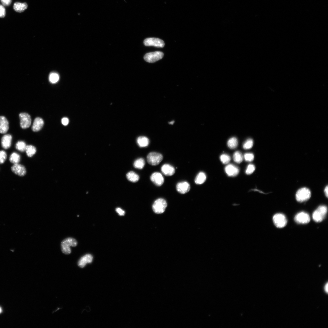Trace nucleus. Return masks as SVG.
Masks as SVG:
<instances>
[{
  "label": "nucleus",
  "instance_id": "obj_41",
  "mask_svg": "<svg viewBox=\"0 0 328 328\" xmlns=\"http://www.w3.org/2000/svg\"><path fill=\"white\" fill-rule=\"evenodd\" d=\"M324 289L325 290V291H326V292L327 293V292H328V284H327V283L326 284L325 286Z\"/></svg>",
  "mask_w": 328,
  "mask_h": 328
},
{
  "label": "nucleus",
  "instance_id": "obj_7",
  "mask_svg": "<svg viewBox=\"0 0 328 328\" xmlns=\"http://www.w3.org/2000/svg\"><path fill=\"white\" fill-rule=\"evenodd\" d=\"M273 220L275 225L279 228L284 227L287 223L285 216L281 213H277L274 215L273 217Z\"/></svg>",
  "mask_w": 328,
  "mask_h": 328
},
{
  "label": "nucleus",
  "instance_id": "obj_23",
  "mask_svg": "<svg viewBox=\"0 0 328 328\" xmlns=\"http://www.w3.org/2000/svg\"><path fill=\"white\" fill-rule=\"evenodd\" d=\"M127 179L132 182H136L139 179V176L135 172L131 171L128 172L126 174Z\"/></svg>",
  "mask_w": 328,
  "mask_h": 328
},
{
  "label": "nucleus",
  "instance_id": "obj_16",
  "mask_svg": "<svg viewBox=\"0 0 328 328\" xmlns=\"http://www.w3.org/2000/svg\"><path fill=\"white\" fill-rule=\"evenodd\" d=\"M12 136L10 134H6L3 136L1 139V145L5 149H9L11 146Z\"/></svg>",
  "mask_w": 328,
  "mask_h": 328
},
{
  "label": "nucleus",
  "instance_id": "obj_15",
  "mask_svg": "<svg viewBox=\"0 0 328 328\" xmlns=\"http://www.w3.org/2000/svg\"><path fill=\"white\" fill-rule=\"evenodd\" d=\"M161 170L163 174L167 176L173 175L175 172L174 168L171 165L168 164L163 165L161 167Z\"/></svg>",
  "mask_w": 328,
  "mask_h": 328
},
{
  "label": "nucleus",
  "instance_id": "obj_9",
  "mask_svg": "<svg viewBox=\"0 0 328 328\" xmlns=\"http://www.w3.org/2000/svg\"><path fill=\"white\" fill-rule=\"evenodd\" d=\"M20 125L23 129L29 128L31 125V119L30 115L26 113H21L19 114Z\"/></svg>",
  "mask_w": 328,
  "mask_h": 328
},
{
  "label": "nucleus",
  "instance_id": "obj_22",
  "mask_svg": "<svg viewBox=\"0 0 328 328\" xmlns=\"http://www.w3.org/2000/svg\"><path fill=\"white\" fill-rule=\"evenodd\" d=\"M138 145L141 147H144L147 146L149 143V139L144 136L138 137L137 140Z\"/></svg>",
  "mask_w": 328,
  "mask_h": 328
},
{
  "label": "nucleus",
  "instance_id": "obj_27",
  "mask_svg": "<svg viewBox=\"0 0 328 328\" xmlns=\"http://www.w3.org/2000/svg\"><path fill=\"white\" fill-rule=\"evenodd\" d=\"M228 147L231 149L235 148L238 145V141L235 137H233L229 139L227 141Z\"/></svg>",
  "mask_w": 328,
  "mask_h": 328
},
{
  "label": "nucleus",
  "instance_id": "obj_25",
  "mask_svg": "<svg viewBox=\"0 0 328 328\" xmlns=\"http://www.w3.org/2000/svg\"><path fill=\"white\" fill-rule=\"evenodd\" d=\"M25 151L27 156L29 157H31L36 153V149L34 146L28 145H26Z\"/></svg>",
  "mask_w": 328,
  "mask_h": 328
},
{
  "label": "nucleus",
  "instance_id": "obj_2",
  "mask_svg": "<svg viewBox=\"0 0 328 328\" xmlns=\"http://www.w3.org/2000/svg\"><path fill=\"white\" fill-rule=\"evenodd\" d=\"M327 211V207L325 205L319 206L313 212L312 217L316 222L322 221L324 218Z\"/></svg>",
  "mask_w": 328,
  "mask_h": 328
},
{
  "label": "nucleus",
  "instance_id": "obj_12",
  "mask_svg": "<svg viewBox=\"0 0 328 328\" xmlns=\"http://www.w3.org/2000/svg\"><path fill=\"white\" fill-rule=\"evenodd\" d=\"M151 181L155 185L160 186L164 182V179L162 174L159 172L153 173L150 176Z\"/></svg>",
  "mask_w": 328,
  "mask_h": 328
},
{
  "label": "nucleus",
  "instance_id": "obj_10",
  "mask_svg": "<svg viewBox=\"0 0 328 328\" xmlns=\"http://www.w3.org/2000/svg\"><path fill=\"white\" fill-rule=\"evenodd\" d=\"M295 221L298 224H306L308 223L310 220L309 215L304 212H300L297 214L295 217Z\"/></svg>",
  "mask_w": 328,
  "mask_h": 328
},
{
  "label": "nucleus",
  "instance_id": "obj_38",
  "mask_svg": "<svg viewBox=\"0 0 328 328\" xmlns=\"http://www.w3.org/2000/svg\"><path fill=\"white\" fill-rule=\"evenodd\" d=\"M116 211L120 216H123L125 214V211L119 207L116 208Z\"/></svg>",
  "mask_w": 328,
  "mask_h": 328
},
{
  "label": "nucleus",
  "instance_id": "obj_39",
  "mask_svg": "<svg viewBox=\"0 0 328 328\" xmlns=\"http://www.w3.org/2000/svg\"><path fill=\"white\" fill-rule=\"evenodd\" d=\"M61 122L63 125L66 126L69 123V119L67 118L64 117L62 118Z\"/></svg>",
  "mask_w": 328,
  "mask_h": 328
},
{
  "label": "nucleus",
  "instance_id": "obj_17",
  "mask_svg": "<svg viewBox=\"0 0 328 328\" xmlns=\"http://www.w3.org/2000/svg\"><path fill=\"white\" fill-rule=\"evenodd\" d=\"M92 256L90 254L85 255L82 257L79 260L78 265L80 268L84 267L87 263H91L93 260Z\"/></svg>",
  "mask_w": 328,
  "mask_h": 328
},
{
  "label": "nucleus",
  "instance_id": "obj_21",
  "mask_svg": "<svg viewBox=\"0 0 328 328\" xmlns=\"http://www.w3.org/2000/svg\"><path fill=\"white\" fill-rule=\"evenodd\" d=\"M206 176L204 172H201L199 173L195 179V182L197 184H201L203 183L206 181Z\"/></svg>",
  "mask_w": 328,
  "mask_h": 328
},
{
  "label": "nucleus",
  "instance_id": "obj_18",
  "mask_svg": "<svg viewBox=\"0 0 328 328\" xmlns=\"http://www.w3.org/2000/svg\"><path fill=\"white\" fill-rule=\"evenodd\" d=\"M9 129V123L6 118L4 116H0V133L5 134Z\"/></svg>",
  "mask_w": 328,
  "mask_h": 328
},
{
  "label": "nucleus",
  "instance_id": "obj_24",
  "mask_svg": "<svg viewBox=\"0 0 328 328\" xmlns=\"http://www.w3.org/2000/svg\"><path fill=\"white\" fill-rule=\"evenodd\" d=\"M20 159V156L19 154L16 152H13L11 154L9 160L10 162L14 164L19 163Z\"/></svg>",
  "mask_w": 328,
  "mask_h": 328
},
{
  "label": "nucleus",
  "instance_id": "obj_28",
  "mask_svg": "<svg viewBox=\"0 0 328 328\" xmlns=\"http://www.w3.org/2000/svg\"><path fill=\"white\" fill-rule=\"evenodd\" d=\"M233 158L235 162L240 163L243 161V157L242 153L240 151H237L234 153Z\"/></svg>",
  "mask_w": 328,
  "mask_h": 328
},
{
  "label": "nucleus",
  "instance_id": "obj_20",
  "mask_svg": "<svg viewBox=\"0 0 328 328\" xmlns=\"http://www.w3.org/2000/svg\"><path fill=\"white\" fill-rule=\"evenodd\" d=\"M28 7L26 3L15 2L13 6L14 9L17 12H22L24 11Z\"/></svg>",
  "mask_w": 328,
  "mask_h": 328
},
{
  "label": "nucleus",
  "instance_id": "obj_5",
  "mask_svg": "<svg viewBox=\"0 0 328 328\" xmlns=\"http://www.w3.org/2000/svg\"><path fill=\"white\" fill-rule=\"evenodd\" d=\"M163 159V156L161 154L155 152H150L147 156L148 162L152 166L158 165Z\"/></svg>",
  "mask_w": 328,
  "mask_h": 328
},
{
  "label": "nucleus",
  "instance_id": "obj_31",
  "mask_svg": "<svg viewBox=\"0 0 328 328\" xmlns=\"http://www.w3.org/2000/svg\"><path fill=\"white\" fill-rule=\"evenodd\" d=\"M253 144V140L251 139H248L244 144L243 148L245 149H249L252 147Z\"/></svg>",
  "mask_w": 328,
  "mask_h": 328
},
{
  "label": "nucleus",
  "instance_id": "obj_26",
  "mask_svg": "<svg viewBox=\"0 0 328 328\" xmlns=\"http://www.w3.org/2000/svg\"><path fill=\"white\" fill-rule=\"evenodd\" d=\"M145 165V161L142 158H140L136 160L134 162L133 166L136 168L142 169Z\"/></svg>",
  "mask_w": 328,
  "mask_h": 328
},
{
  "label": "nucleus",
  "instance_id": "obj_1",
  "mask_svg": "<svg viewBox=\"0 0 328 328\" xmlns=\"http://www.w3.org/2000/svg\"><path fill=\"white\" fill-rule=\"evenodd\" d=\"M77 242L75 239L72 237H69L63 240L61 243V249L62 252L66 255H68L71 252L70 247H75Z\"/></svg>",
  "mask_w": 328,
  "mask_h": 328
},
{
  "label": "nucleus",
  "instance_id": "obj_19",
  "mask_svg": "<svg viewBox=\"0 0 328 328\" xmlns=\"http://www.w3.org/2000/svg\"><path fill=\"white\" fill-rule=\"evenodd\" d=\"M44 125L43 119L39 117L36 118L34 120L32 129L34 132H38L42 128Z\"/></svg>",
  "mask_w": 328,
  "mask_h": 328
},
{
  "label": "nucleus",
  "instance_id": "obj_4",
  "mask_svg": "<svg viewBox=\"0 0 328 328\" xmlns=\"http://www.w3.org/2000/svg\"><path fill=\"white\" fill-rule=\"evenodd\" d=\"M167 206V203L166 200L162 198H159L154 201L152 206V208L155 213L160 214L164 212Z\"/></svg>",
  "mask_w": 328,
  "mask_h": 328
},
{
  "label": "nucleus",
  "instance_id": "obj_8",
  "mask_svg": "<svg viewBox=\"0 0 328 328\" xmlns=\"http://www.w3.org/2000/svg\"><path fill=\"white\" fill-rule=\"evenodd\" d=\"M145 46H153L159 47H163L165 43L162 40L156 38H149L145 39L144 41Z\"/></svg>",
  "mask_w": 328,
  "mask_h": 328
},
{
  "label": "nucleus",
  "instance_id": "obj_11",
  "mask_svg": "<svg viewBox=\"0 0 328 328\" xmlns=\"http://www.w3.org/2000/svg\"><path fill=\"white\" fill-rule=\"evenodd\" d=\"M11 169L14 173L20 176H24L26 173V170L25 166L19 163L14 164L11 167Z\"/></svg>",
  "mask_w": 328,
  "mask_h": 328
},
{
  "label": "nucleus",
  "instance_id": "obj_36",
  "mask_svg": "<svg viewBox=\"0 0 328 328\" xmlns=\"http://www.w3.org/2000/svg\"><path fill=\"white\" fill-rule=\"evenodd\" d=\"M5 15V10L4 7L0 5V17L3 18Z\"/></svg>",
  "mask_w": 328,
  "mask_h": 328
},
{
  "label": "nucleus",
  "instance_id": "obj_14",
  "mask_svg": "<svg viewBox=\"0 0 328 328\" xmlns=\"http://www.w3.org/2000/svg\"><path fill=\"white\" fill-rule=\"evenodd\" d=\"M225 170L227 174L230 176H236L239 171L238 167L231 164L227 166L225 168Z\"/></svg>",
  "mask_w": 328,
  "mask_h": 328
},
{
  "label": "nucleus",
  "instance_id": "obj_35",
  "mask_svg": "<svg viewBox=\"0 0 328 328\" xmlns=\"http://www.w3.org/2000/svg\"><path fill=\"white\" fill-rule=\"evenodd\" d=\"M244 158L245 160L247 162H251L254 160V155L251 153H247L244 155Z\"/></svg>",
  "mask_w": 328,
  "mask_h": 328
},
{
  "label": "nucleus",
  "instance_id": "obj_29",
  "mask_svg": "<svg viewBox=\"0 0 328 328\" xmlns=\"http://www.w3.org/2000/svg\"><path fill=\"white\" fill-rule=\"evenodd\" d=\"M26 146V145L25 142L21 141H18L15 145L16 149L21 152H24Z\"/></svg>",
  "mask_w": 328,
  "mask_h": 328
},
{
  "label": "nucleus",
  "instance_id": "obj_34",
  "mask_svg": "<svg viewBox=\"0 0 328 328\" xmlns=\"http://www.w3.org/2000/svg\"><path fill=\"white\" fill-rule=\"evenodd\" d=\"M255 166L252 164L249 165L246 169V173L247 175H250L252 174L255 169Z\"/></svg>",
  "mask_w": 328,
  "mask_h": 328
},
{
  "label": "nucleus",
  "instance_id": "obj_37",
  "mask_svg": "<svg viewBox=\"0 0 328 328\" xmlns=\"http://www.w3.org/2000/svg\"><path fill=\"white\" fill-rule=\"evenodd\" d=\"M2 4L5 6L9 5L12 2V0H1Z\"/></svg>",
  "mask_w": 328,
  "mask_h": 328
},
{
  "label": "nucleus",
  "instance_id": "obj_3",
  "mask_svg": "<svg viewBox=\"0 0 328 328\" xmlns=\"http://www.w3.org/2000/svg\"><path fill=\"white\" fill-rule=\"evenodd\" d=\"M311 196L310 190L306 187H303L299 189L296 192V197L299 202H302L308 200Z\"/></svg>",
  "mask_w": 328,
  "mask_h": 328
},
{
  "label": "nucleus",
  "instance_id": "obj_13",
  "mask_svg": "<svg viewBox=\"0 0 328 328\" xmlns=\"http://www.w3.org/2000/svg\"><path fill=\"white\" fill-rule=\"evenodd\" d=\"M190 184L186 181H182L178 183L176 185L177 191L180 193L184 194L188 192L190 190Z\"/></svg>",
  "mask_w": 328,
  "mask_h": 328
},
{
  "label": "nucleus",
  "instance_id": "obj_43",
  "mask_svg": "<svg viewBox=\"0 0 328 328\" xmlns=\"http://www.w3.org/2000/svg\"><path fill=\"white\" fill-rule=\"evenodd\" d=\"M1 312H2V309H1V308L0 307V313Z\"/></svg>",
  "mask_w": 328,
  "mask_h": 328
},
{
  "label": "nucleus",
  "instance_id": "obj_32",
  "mask_svg": "<svg viewBox=\"0 0 328 328\" xmlns=\"http://www.w3.org/2000/svg\"><path fill=\"white\" fill-rule=\"evenodd\" d=\"M59 79V76L56 73H52L50 74L49 76V80L52 83H55L57 82Z\"/></svg>",
  "mask_w": 328,
  "mask_h": 328
},
{
  "label": "nucleus",
  "instance_id": "obj_33",
  "mask_svg": "<svg viewBox=\"0 0 328 328\" xmlns=\"http://www.w3.org/2000/svg\"><path fill=\"white\" fill-rule=\"evenodd\" d=\"M7 155L4 150L0 151V164L3 163L6 159Z\"/></svg>",
  "mask_w": 328,
  "mask_h": 328
},
{
  "label": "nucleus",
  "instance_id": "obj_6",
  "mask_svg": "<svg viewBox=\"0 0 328 328\" xmlns=\"http://www.w3.org/2000/svg\"><path fill=\"white\" fill-rule=\"evenodd\" d=\"M163 53L160 51H155L146 53L144 56V60L146 62L152 63L161 59L163 57Z\"/></svg>",
  "mask_w": 328,
  "mask_h": 328
},
{
  "label": "nucleus",
  "instance_id": "obj_42",
  "mask_svg": "<svg viewBox=\"0 0 328 328\" xmlns=\"http://www.w3.org/2000/svg\"><path fill=\"white\" fill-rule=\"evenodd\" d=\"M174 121H170V122H169V124H172H172H173V123H174Z\"/></svg>",
  "mask_w": 328,
  "mask_h": 328
},
{
  "label": "nucleus",
  "instance_id": "obj_40",
  "mask_svg": "<svg viewBox=\"0 0 328 328\" xmlns=\"http://www.w3.org/2000/svg\"><path fill=\"white\" fill-rule=\"evenodd\" d=\"M324 192L326 196L327 197L328 196V186L327 185L325 187L324 189Z\"/></svg>",
  "mask_w": 328,
  "mask_h": 328
},
{
  "label": "nucleus",
  "instance_id": "obj_30",
  "mask_svg": "<svg viewBox=\"0 0 328 328\" xmlns=\"http://www.w3.org/2000/svg\"><path fill=\"white\" fill-rule=\"evenodd\" d=\"M220 159L223 163L227 164L230 161L231 157L229 155L227 154H223L220 156Z\"/></svg>",
  "mask_w": 328,
  "mask_h": 328
}]
</instances>
